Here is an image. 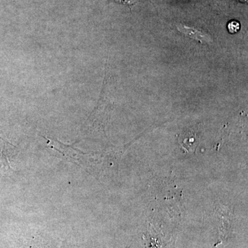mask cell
Returning <instances> with one entry per match:
<instances>
[{
    "label": "cell",
    "mask_w": 248,
    "mask_h": 248,
    "mask_svg": "<svg viewBox=\"0 0 248 248\" xmlns=\"http://www.w3.org/2000/svg\"><path fill=\"white\" fill-rule=\"evenodd\" d=\"M241 29V24L236 20H232L228 24V30L231 34L236 33Z\"/></svg>",
    "instance_id": "cell-2"
},
{
    "label": "cell",
    "mask_w": 248,
    "mask_h": 248,
    "mask_svg": "<svg viewBox=\"0 0 248 248\" xmlns=\"http://www.w3.org/2000/svg\"><path fill=\"white\" fill-rule=\"evenodd\" d=\"M115 1L119 3H123L124 4H130L132 3V0H115Z\"/></svg>",
    "instance_id": "cell-3"
},
{
    "label": "cell",
    "mask_w": 248,
    "mask_h": 248,
    "mask_svg": "<svg viewBox=\"0 0 248 248\" xmlns=\"http://www.w3.org/2000/svg\"><path fill=\"white\" fill-rule=\"evenodd\" d=\"M177 29L180 31L182 33L190 37L203 44L211 43L213 42L212 37L208 34L205 33L203 31L198 30L195 28L186 27L184 25H178Z\"/></svg>",
    "instance_id": "cell-1"
}]
</instances>
